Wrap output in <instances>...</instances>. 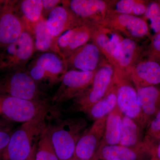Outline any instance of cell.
I'll list each match as a JSON object with an SVG mask.
<instances>
[{
  "mask_svg": "<svg viewBox=\"0 0 160 160\" xmlns=\"http://www.w3.org/2000/svg\"><path fill=\"white\" fill-rule=\"evenodd\" d=\"M46 116L38 117L23 123L12 133L2 160H29L34 157L33 142L46 127Z\"/></svg>",
  "mask_w": 160,
  "mask_h": 160,
  "instance_id": "obj_1",
  "label": "cell"
},
{
  "mask_svg": "<svg viewBox=\"0 0 160 160\" xmlns=\"http://www.w3.org/2000/svg\"><path fill=\"white\" fill-rule=\"evenodd\" d=\"M82 118L60 120L48 126L56 153L59 160H70L74 156L76 146L87 126Z\"/></svg>",
  "mask_w": 160,
  "mask_h": 160,
  "instance_id": "obj_2",
  "label": "cell"
},
{
  "mask_svg": "<svg viewBox=\"0 0 160 160\" xmlns=\"http://www.w3.org/2000/svg\"><path fill=\"white\" fill-rule=\"evenodd\" d=\"M0 76V95L23 99H45L42 89L31 77L26 68L12 69Z\"/></svg>",
  "mask_w": 160,
  "mask_h": 160,
  "instance_id": "obj_3",
  "label": "cell"
},
{
  "mask_svg": "<svg viewBox=\"0 0 160 160\" xmlns=\"http://www.w3.org/2000/svg\"><path fill=\"white\" fill-rule=\"evenodd\" d=\"M27 66V71L42 89V85L51 87L60 82L68 70L65 60L52 52L41 53Z\"/></svg>",
  "mask_w": 160,
  "mask_h": 160,
  "instance_id": "obj_4",
  "label": "cell"
},
{
  "mask_svg": "<svg viewBox=\"0 0 160 160\" xmlns=\"http://www.w3.org/2000/svg\"><path fill=\"white\" fill-rule=\"evenodd\" d=\"M51 106L47 99H23L0 95V114L9 119L24 123L38 117L47 115Z\"/></svg>",
  "mask_w": 160,
  "mask_h": 160,
  "instance_id": "obj_5",
  "label": "cell"
},
{
  "mask_svg": "<svg viewBox=\"0 0 160 160\" xmlns=\"http://www.w3.org/2000/svg\"><path fill=\"white\" fill-rule=\"evenodd\" d=\"M114 77L113 67L109 62L102 63L96 72L90 87L75 99V109L87 113L109 91L113 85Z\"/></svg>",
  "mask_w": 160,
  "mask_h": 160,
  "instance_id": "obj_6",
  "label": "cell"
},
{
  "mask_svg": "<svg viewBox=\"0 0 160 160\" xmlns=\"http://www.w3.org/2000/svg\"><path fill=\"white\" fill-rule=\"evenodd\" d=\"M36 51L31 32L26 29L14 42L0 52V72L25 69Z\"/></svg>",
  "mask_w": 160,
  "mask_h": 160,
  "instance_id": "obj_7",
  "label": "cell"
},
{
  "mask_svg": "<svg viewBox=\"0 0 160 160\" xmlns=\"http://www.w3.org/2000/svg\"><path fill=\"white\" fill-rule=\"evenodd\" d=\"M113 83L116 87L117 106L124 116L135 122L142 129L147 124L140 106L137 92L129 76L114 73Z\"/></svg>",
  "mask_w": 160,
  "mask_h": 160,
  "instance_id": "obj_8",
  "label": "cell"
},
{
  "mask_svg": "<svg viewBox=\"0 0 160 160\" xmlns=\"http://www.w3.org/2000/svg\"><path fill=\"white\" fill-rule=\"evenodd\" d=\"M98 25L108 27L134 41L150 34L149 25L143 18L120 14L111 9L108 11L102 22Z\"/></svg>",
  "mask_w": 160,
  "mask_h": 160,
  "instance_id": "obj_9",
  "label": "cell"
},
{
  "mask_svg": "<svg viewBox=\"0 0 160 160\" xmlns=\"http://www.w3.org/2000/svg\"><path fill=\"white\" fill-rule=\"evenodd\" d=\"M97 70L91 72L67 70L52 97V102L60 104L82 94L91 86Z\"/></svg>",
  "mask_w": 160,
  "mask_h": 160,
  "instance_id": "obj_10",
  "label": "cell"
},
{
  "mask_svg": "<svg viewBox=\"0 0 160 160\" xmlns=\"http://www.w3.org/2000/svg\"><path fill=\"white\" fill-rule=\"evenodd\" d=\"M18 1L7 0L0 10V48L14 42L26 29L17 9Z\"/></svg>",
  "mask_w": 160,
  "mask_h": 160,
  "instance_id": "obj_11",
  "label": "cell"
},
{
  "mask_svg": "<svg viewBox=\"0 0 160 160\" xmlns=\"http://www.w3.org/2000/svg\"><path fill=\"white\" fill-rule=\"evenodd\" d=\"M112 2L103 0L62 1V4L69 7L74 14L83 21L100 24L111 9Z\"/></svg>",
  "mask_w": 160,
  "mask_h": 160,
  "instance_id": "obj_12",
  "label": "cell"
},
{
  "mask_svg": "<svg viewBox=\"0 0 160 160\" xmlns=\"http://www.w3.org/2000/svg\"><path fill=\"white\" fill-rule=\"evenodd\" d=\"M93 28V24L86 22L61 35L57 40L59 55L66 59L77 49L89 42L91 40Z\"/></svg>",
  "mask_w": 160,
  "mask_h": 160,
  "instance_id": "obj_13",
  "label": "cell"
},
{
  "mask_svg": "<svg viewBox=\"0 0 160 160\" xmlns=\"http://www.w3.org/2000/svg\"><path fill=\"white\" fill-rule=\"evenodd\" d=\"M106 117L95 121L89 130L83 133L76 146L73 157L91 160L96 156L105 132Z\"/></svg>",
  "mask_w": 160,
  "mask_h": 160,
  "instance_id": "obj_14",
  "label": "cell"
},
{
  "mask_svg": "<svg viewBox=\"0 0 160 160\" xmlns=\"http://www.w3.org/2000/svg\"><path fill=\"white\" fill-rule=\"evenodd\" d=\"M85 22L62 4L53 9L46 18L47 29L52 36L57 40L67 30Z\"/></svg>",
  "mask_w": 160,
  "mask_h": 160,
  "instance_id": "obj_15",
  "label": "cell"
},
{
  "mask_svg": "<svg viewBox=\"0 0 160 160\" xmlns=\"http://www.w3.org/2000/svg\"><path fill=\"white\" fill-rule=\"evenodd\" d=\"M141 50L134 40L125 38L122 40L113 55L115 74L128 76L132 68L138 62L141 55Z\"/></svg>",
  "mask_w": 160,
  "mask_h": 160,
  "instance_id": "obj_16",
  "label": "cell"
},
{
  "mask_svg": "<svg viewBox=\"0 0 160 160\" xmlns=\"http://www.w3.org/2000/svg\"><path fill=\"white\" fill-rule=\"evenodd\" d=\"M101 53L94 43L88 42L77 49L65 60L68 70L94 71L99 66Z\"/></svg>",
  "mask_w": 160,
  "mask_h": 160,
  "instance_id": "obj_17",
  "label": "cell"
},
{
  "mask_svg": "<svg viewBox=\"0 0 160 160\" xmlns=\"http://www.w3.org/2000/svg\"><path fill=\"white\" fill-rule=\"evenodd\" d=\"M136 89L160 84V64L149 59L139 60L128 73Z\"/></svg>",
  "mask_w": 160,
  "mask_h": 160,
  "instance_id": "obj_18",
  "label": "cell"
},
{
  "mask_svg": "<svg viewBox=\"0 0 160 160\" xmlns=\"http://www.w3.org/2000/svg\"><path fill=\"white\" fill-rule=\"evenodd\" d=\"M93 25L94 28L91 38L92 42L97 46L101 53L112 66L115 50L124 37L108 27L98 24Z\"/></svg>",
  "mask_w": 160,
  "mask_h": 160,
  "instance_id": "obj_19",
  "label": "cell"
},
{
  "mask_svg": "<svg viewBox=\"0 0 160 160\" xmlns=\"http://www.w3.org/2000/svg\"><path fill=\"white\" fill-rule=\"evenodd\" d=\"M142 152H150L143 145L137 148H129L119 144L116 145H100L97 152L98 159L104 160H136Z\"/></svg>",
  "mask_w": 160,
  "mask_h": 160,
  "instance_id": "obj_20",
  "label": "cell"
},
{
  "mask_svg": "<svg viewBox=\"0 0 160 160\" xmlns=\"http://www.w3.org/2000/svg\"><path fill=\"white\" fill-rule=\"evenodd\" d=\"M136 89L142 112L147 126L160 109V89L155 86H149Z\"/></svg>",
  "mask_w": 160,
  "mask_h": 160,
  "instance_id": "obj_21",
  "label": "cell"
},
{
  "mask_svg": "<svg viewBox=\"0 0 160 160\" xmlns=\"http://www.w3.org/2000/svg\"><path fill=\"white\" fill-rule=\"evenodd\" d=\"M17 9L26 29L31 32L34 25L43 18L42 0L18 1Z\"/></svg>",
  "mask_w": 160,
  "mask_h": 160,
  "instance_id": "obj_22",
  "label": "cell"
},
{
  "mask_svg": "<svg viewBox=\"0 0 160 160\" xmlns=\"http://www.w3.org/2000/svg\"><path fill=\"white\" fill-rule=\"evenodd\" d=\"M31 33L34 39L36 51L52 52L58 54L57 40L49 33L46 25V19L42 18L33 26Z\"/></svg>",
  "mask_w": 160,
  "mask_h": 160,
  "instance_id": "obj_23",
  "label": "cell"
},
{
  "mask_svg": "<svg viewBox=\"0 0 160 160\" xmlns=\"http://www.w3.org/2000/svg\"><path fill=\"white\" fill-rule=\"evenodd\" d=\"M123 116L118 106L107 116L105 132L100 145L119 144Z\"/></svg>",
  "mask_w": 160,
  "mask_h": 160,
  "instance_id": "obj_24",
  "label": "cell"
},
{
  "mask_svg": "<svg viewBox=\"0 0 160 160\" xmlns=\"http://www.w3.org/2000/svg\"><path fill=\"white\" fill-rule=\"evenodd\" d=\"M142 129L133 120L123 116L119 144L129 148H137L142 144Z\"/></svg>",
  "mask_w": 160,
  "mask_h": 160,
  "instance_id": "obj_25",
  "label": "cell"
},
{
  "mask_svg": "<svg viewBox=\"0 0 160 160\" xmlns=\"http://www.w3.org/2000/svg\"><path fill=\"white\" fill-rule=\"evenodd\" d=\"M117 106L116 87L114 83L106 95L92 106L87 114L95 121L107 116Z\"/></svg>",
  "mask_w": 160,
  "mask_h": 160,
  "instance_id": "obj_26",
  "label": "cell"
},
{
  "mask_svg": "<svg viewBox=\"0 0 160 160\" xmlns=\"http://www.w3.org/2000/svg\"><path fill=\"white\" fill-rule=\"evenodd\" d=\"M35 160H59L52 142L47 126L45 127L40 135L38 147L35 155Z\"/></svg>",
  "mask_w": 160,
  "mask_h": 160,
  "instance_id": "obj_27",
  "label": "cell"
},
{
  "mask_svg": "<svg viewBox=\"0 0 160 160\" xmlns=\"http://www.w3.org/2000/svg\"><path fill=\"white\" fill-rule=\"evenodd\" d=\"M146 128L142 142L152 152L160 141V109L150 120Z\"/></svg>",
  "mask_w": 160,
  "mask_h": 160,
  "instance_id": "obj_28",
  "label": "cell"
},
{
  "mask_svg": "<svg viewBox=\"0 0 160 160\" xmlns=\"http://www.w3.org/2000/svg\"><path fill=\"white\" fill-rule=\"evenodd\" d=\"M143 18L150 21V27L155 34L160 32V0L149 2Z\"/></svg>",
  "mask_w": 160,
  "mask_h": 160,
  "instance_id": "obj_29",
  "label": "cell"
},
{
  "mask_svg": "<svg viewBox=\"0 0 160 160\" xmlns=\"http://www.w3.org/2000/svg\"><path fill=\"white\" fill-rule=\"evenodd\" d=\"M147 59L160 64V32L152 38L151 42L146 51Z\"/></svg>",
  "mask_w": 160,
  "mask_h": 160,
  "instance_id": "obj_30",
  "label": "cell"
},
{
  "mask_svg": "<svg viewBox=\"0 0 160 160\" xmlns=\"http://www.w3.org/2000/svg\"><path fill=\"white\" fill-rule=\"evenodd\" d=\"M136 2L137 0L113 1L111 9L120 14L132 15Z\"/></svg>",
  "mask_w": 160,
  "mask_h": 160,
  "instance_id": "obj_31",
  "label": "cell"
},
{
  "mask_svg": "<svg viewBox=\"0 0 160 160\" xmlns=\"http://www.w3.org/2000/svg\"><path fill=\"white\" fill-rule=\"evenodd\" d=\"M42 1L43 17L46 19L53 9L62 4V1L60 0H42Z\"/></svg>",
  "mask_w": 160,
  "mask_h": 160,
  "instance_id": "obj_32",
  "label": "cell"
},
{
  "mask_svg": "<svg viewBox=\"0 0 160 160\" xmlns=\"http://www.w3.org/2000/svg\"><path fill=\"white\" fill-rule=\"evenodd\" d=\"M12 133L8 129L0 131V160H2V156L8 145Z\"/></svg>",
  "mask_w": 160,
  "mask_h": 160,
  "instance_id": "obj_33",
  "label": "cell"
},
{
  "mask_svg": "<svg viewBox=\"0 0 160 160\" xmlns=\"http://www.w3.org/2000/svg\"><path fill=\"white\" fill-rule=\"evenodd\" d=\"M149 2L148 1L137 0L132 11V15L137 17L139 16H144Z\"/></svg>",
  "mask_w": 160,
  "mask_h": 160,
  "instance_id": "obj_34",
  "label": "cell"
},
{
  "mask_svg": "<svg viewBox=\"0 0 160 160\" xmlns=\"http://www.w3.org/2000/svg\"><path fill=\"white\" fill-rule=\"evenodd\" d=\"M149 160H160V141L153 151L152 152Z\"/></svg>",
  "mask_w": 160,
  "mask_h": 160,
  "instance_id": "obj_35",
  "label": "cell"
},
{
  "mask_svg": "<svg viewBox=\"0 0 160 160\" xmlns=\"http://www.w3.org/2000/svg\"><path fill=\"white\" fill-rule=\"evenodd\" d=\"M7 129H8L7 128L6 123L0 118V131Z\"/></svg>",
  "mask_w": 160,
  "mask_h": 160,
  "instance_id": "obj_36",
  "label": "cell"
},
{
  "mask_svg": "<svg viewBox=\"0 0 160 160\" xmlns=\"http://www.w3.org/2000/svg\"><path fill=\"white\" fill-rule=\"evenodd\" d=\"M6 0H0V10L2 8L3 6L6 3Z\"/></svg>",
  "mask_w": 160,
  "mask_h": 160,
  "instance_id": "obj_37",
  "label": "cell"
},
{
  "mask_svg": "<svg viewBox=\"0 0 160 160\" xmlns=\"http://www.w3.org/2000/svg\"><path fill=\"white\" fill-rule=\"evenodd\" d=\"M70 160H80L76 158L73 157H72V158L71 159H70Z\"/></svg>",
  "mask_w": 160,
  "mask_h": 160,
  "instance_id": "obj_38",
  "label": "cell"
},
{
  "mask_svg": "<svg viewBox=\"0 0 160 160\" xmlns=\"http://www.w3.org/2000/svg\"><path fill=\"white\" fill-rule=\"evenodd\" d=\"M98 160V158H97V156H96L94 158H93V159H92V160Z\"/></svg>",
  "mask_w": 160,
  "mask_h": 160,
  "instance_id": "obj_39",
  "label": "cell"
},
{
  "mask_svg": "<svg viewBox=\"0 0 160 160\" xmlns=\"http://www.w3.org/2000/svg\"><path fill=\"white\" fill-rule=\"evenodd\" d=\"M29 160H35V156L33 157H32V158H31Z\"/></svg>",
  "mask_w": 160,
  "mask_h": 160,
  "instance_id": "obj_40",
  "label": "cell"
}]
</instances>
